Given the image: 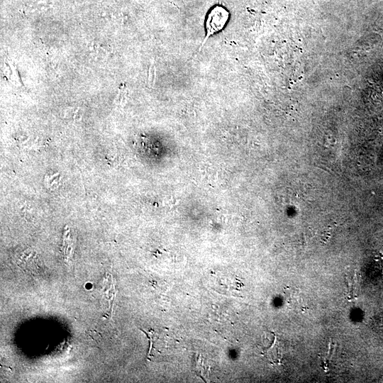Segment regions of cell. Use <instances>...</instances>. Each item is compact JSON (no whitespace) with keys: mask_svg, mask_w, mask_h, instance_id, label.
Masks as SVG:
<instances>
[{"mask_svg":"<svg viewBox=\"0 0 383 383\" xmlns=\"http://www.w3.org/2000/svg\"><path fill=\"white\" fill-rule=\"evenodd\" d=\"M228 18L229 13L222 6H215L209 11L205 21V37L197 52L201 50L211 36L221 31L225 28Z\"/></svg>","mask_w":383,"mask_h":383,"instance_id":"6da1fadb","label":"cell"},{"mask_svg":"<svg viewBox=\"0 0 383 383\" xmlns=\"http://www.w3.org/2000/svg\"><path fill=\"white\" fill-rule=\"evenodd\" d=\"M155 77V67L153 64H151L149 69V74H148V82L150 84V86H152L154 84Z\"/></svg>","mask_w":383,"mask_h":383,"instance_id":"7a4b0ae2","label":"cell"}]
</instances>
